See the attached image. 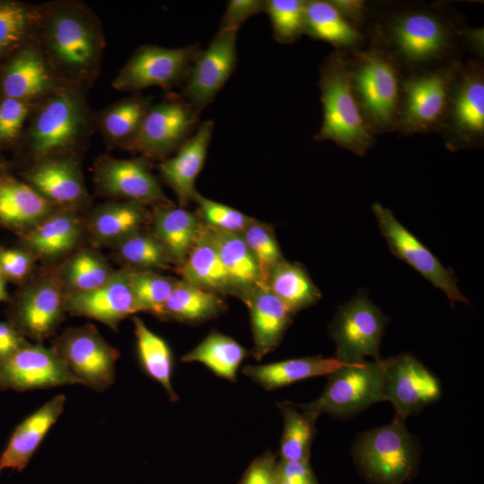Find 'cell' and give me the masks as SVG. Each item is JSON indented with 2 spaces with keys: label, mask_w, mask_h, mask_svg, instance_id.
<instances>
[{
  "label": "cell",
  "mask_w": 484,
  "mask_h": 484,
  "mask_svg": "<svg viewBox=\"0 0 484 484\" xmlns=\"http://www.w3.org/2000/svg\"><path fill=\"white\" fill-rule=\"evenodd\" d=\"M440 395L438 379L411 354L385 359L383 401L393 404L395 416L405 420Z\"/></svg>",
  "instance_id": "obj_17"
},
{
  "label": "cell",
  "mask_w": 484,
  "mask_h": 484,
  "mask_svg": "<svg viewBox=\"0 0 484 484\" xmlns=\"http://www.w3.org/2000/svg\"><path fill=\"white\" fill-rule=\"evenodd\" d=\"M151 212L141 203L115 201L96 207L84 226L95 246H114L123 238L143 229Z\"/></svg>",
  "instance_id": "obj_27"
},
{
  "label": "cell",
  "mask_w": 484,
  "mask_h": 484,
  "mask_svg": "<svg viewBox=\"0 0 484 484\" xmlns=\"http://www.w3.org/2000/svg\"><path fill=\"white\" fill-rule=\"evenodd\" d=\"M200 50L198 44L177 48L143 46L118 73L113 87L128 91L153 86L169 89L184 83Z\"/></svg>",
  "instance_id": "obj_13"
},
{
  "label": "cell",
  "mask_w": 484,
  "mask_h": 484,
  "mask_svg": "<svg viewBox=\"0 0 484 484\" xmlns=\"http://www.w3.org/2000/svg\"><path fill=\"white\" fill-rule=\"evenodd\" d=\"M304 4L302 0H267L268 14L273 37L281 44H291L304 34Z\"/></svg>",
  "instance_id": "obj_44"
},
{
  "label": "cell",
  "mask_w": 484,
  "mask_h": 484,
  "mask_svg": "<svg viewBox=\"0 0 484 484\" xmlns=\"http://www.w3.org/2000/svg\"><path fill=\"white\" fill-rule=\"evenodd\" d=\"M279 463L270 451L255 458L246 471L240 484H278Z\"/></svg>",
  "instance_id": "obj_50"
},
{
  "label": "cell",
  "mask_w": 484,
  "mask_h": 484,
  "mask_svg": "<svg viewBox=\"0 0 484 484\" xmlns=\"http://www.w3.org/2000/svg\"><path fill=\"white\" fill-rule=\"evenodd\" d=\"M30 112L26 101L4 98L0 102V142L15 139Z\"/></svg>",
  "instance_id": "obj_48"
},
{
  "label": "cell",
  "mask_w": 484,
  "mask_h": 484,
  "mask_svg": "<svg viewBox=\"0 0 484 484\" xmlns=\"http://www.w3.org/2000/svg\"><path fill=\"white\" fill-rule=\"evenodd\" d=\"M65 403V395H56L15 428L0 455V473L5 469L22 471L27 466L47 433L63 413Z\"/></svg>",
  "instance_id": "obj_25"
},
{
  "label": "cell",
  "mask_w": 484,
  "mask_h": 484,
  "mask_svg": "<svg viewBox=\"0 0 484 484\" xmlns=\"http://www.w3.org/2000/svg\"><path fill=\"white\" fill-rule=\"evenodd\" d=\"M450 151L480 149L484 144V66L482 59L462 60L452 85L446 115L439 131Z\"/></svg>",
  "instance_id": "obj_6"
},
{
  "label": "cell",
  "mask_w": 484,
  "mask_h": 484,
  "mask_svg": "<svg viewBox=\"0 0 484 484\" xmlns=\"http://www.w3.org/2000/svg\"><path fill=\"white\" fill-rule=\"evenodd\" d=\"M51 348L81 385L102 392L114 384L119 351L92 324L67 328L54 340Z\"/></svg>",
  "instance_id": "obj_11"
},
{
  "label": "cell",
  "mask_w": 484,
  "mask_h": 484,
  "mask_svg": "<svg viewBox=\"0 0 484 484\" xmlns=\"http://www.w3.org/2000/svg\"><path fill=\"white\" fill-rule=\"evenodd\" d=\"M29 185L56 208L76 212L88 200L82 174L67 156L39 160L27 172Z\"/></svg>",
  "instance_id": "obj_21"
},
{
  "label": "cell",
  "mask_w": 484,
  "mask_h": 484,
  "mask_svg": "<svg viewBox=\"0 0 484 484\" xmlns=\"http://www.w3.org/2000/svg\"><path fill=\"white\" fill-rule=\"evenodd\" d=\"M35 16L25 5L0 1V53L18 47L30 32Z\"/></svg>",
  "instance_id": "obj_46"
},
{
  "label": "cell",
  "mask_w": 484,
  "mask_h": 484,
  "mask_svg": "<svg viewBox=\"0 0 484 484\" xmlns=\"http://www.w3.org/2000/svg\"><path fill=\"white\" fill-rule=\"evenodd\" d=\"M304 34L349 53L367 46L364 34L343 17L330 0L305 1Z\"/></svg>",
  "instance_id": "obj_28"
},
{
  "label": "cell",
  "mask_w": 484,
  "mask_h": 484,
  "mask_svg": "<svg viewBox=\"0 0 484 484\" xmlns=\"http://www.w3.org/2000/svg\"><path fill=\"white\" fill-rule=\"evenodd\" d=\"M52 79L39 50L29 48L19 52L5 66L2 91L6 98L26 101L47 92Z\"/></svg>",
  "instance_id": "obj_33"
},
{
  "label": "cell",
  "mask_w": 484,
  "mask_h": 484,
  "mask_svg": "<svg viewBox=\"0 0 484 484\" xmlns=\"http://www.w3.org/2000/svg\"><path fill=\"white\" fill-rule=\"evenodd\" d=\"M278 484H317L309 460L279 462Z\"/></svg>",
  "instance_id": "obj_51"
},
{
  "label": "cell",
  "mask_w": 484,
  "mask_h": 484,
  "mask_svg": "<svg viewBox=\"0 0 484 484\" xmlns=\"http://www.w3.org/2000/svg\"><path fill=\"white\" fill-rule=\"evenodd\" d=\"M66 313L99 321L117 331L120 322L139 312L126 270L116 271L92 290L65 296Z\"/></svg>",
  "instance_id": "obj_20"
},
{
  "label": "cell",
  "mask_w": 484,
  "mask_h": 484,
  "mask_svg": "<svg viewBox=\"0 0 484 484\" xmlns=\"http://www.w3.org/2000/svg\"><path fill=\"white\" fill-rule=\"evenodd\" d=\"M84 227L76 212L55 208L33 228L21 235L20 243L37 259L53 261L74 250L82 238Z\"/></svg>",
  "instance_id": "obj_23"
},
{
  "label": "cell",
  "mask_w": 484,
  "mask_h": 484,
  "mask_svg": "<svg viewBox=\"0 0 484 484\" xmlns=\"http://www.w3.org/2000/svg\"><path fill=\"white\" fill-rule=\"evenodd\" d=\"M404 421L394 416L390 424L363 432L354 442L353 460L369 483L403 484L416 474L419 447Z\"/></svg>",
  "instance_id": "obj_4"
},
{
  "label": "cell",
  "mask_w": 484,
  "mask_h": 484,
  "mask_svg": "<svg viewBox=\"0 0 484 484\" xmlns=\"http://www.w3.org/2000/svg\"><path fill=\"white\" fill-rule=\"evenodd\" d=\"M138 358L143 370L167 392L172 402L178 400L171 384L173 359L168 343L151 331L138 316H133Z\"/></svg>",
  "instance_id": "obj_38"
},
{
  "label": "cell",
  "mask_w": 484,
  "mask_h": 484,
  "mask_svg": "<svg viewBox=\"0 0 484 484\" xmlns=\"http://www.w3.org/2000/svg\"><path fill=\"white\" fill-rule=\"evenodd\" d=\"M388 318L360 292L341 306L329 328L336 350L335 359L343 364H359L367 357L382 359L379 354L381 339Z\"/></svg>",
  "instance_id": "obj_9"
},
{
  "label": "cell",
  "mask_w": 484,
  "mask_h": 484,
  "mask_svg": "<svg viewBox=\"0 0 484 484\" xmlns=\"http://www.w3.org/2000/svg\"><path fill=\"white\" fill-rule=\"evenodd\" d=\"M283 418V433L281 440V459L287 461L309 460V451L315 436V422L317 418L305 412L297 405L280 402Z\"/></svg>",
  "instance_id": "obj_40"
},
{
  "label": "cell",
  "mask_w": 484,
  "mask_h": 484,
  "mask_svg": "<svg viewBox=\"0 0 484 484\" xmlns=\"http://www.w3.org/2000/svg\"><path fill=\"white\" fill-rule=\"evenodd\" d=\"M461 61L402 73L396 132L412 135L440 131Z\"/></svg>",
  "instance_id": "obj_5"
},
{
  "label": "cell",
  "mask_w": 484,
  "mask_h": 484,
  "mask_svg": "<svg viewBox=\"0 0 484 484\" xmlns=\"http://www.w3.org/2000/svg\"><path fill=\"white\" fill-rule=\"evenodd\" d=\"M94 180L104 195L152 207L171 204L144 157H104L95 167Z\"/></svg>",
  "instance_id": "obj_18"
},
{
  "label": "cell",
  "mask_w": 484,
  "mask_h": 484,
  "mask_svg": "<svg viewBox=\"0 0 484 484\" xmlns=\"http://www.w3.org/2000/svg\"><path fill=\"white\" fill-rule=\"evenodd\" d=\"M247 350L229 336L218 332L209 333L198 345L182 356L183 362L197 361L216 376L234 382Z\"/></svg>",
  "instance_id": "obj_37"
},
{
  "label": "cell",
  "mask_w": 484,
  "mask_h": 484,
  "mask_svg": "<svg viewBox=\"0 0 484 484\" xmlns=\"http://www.w3.org/2000/svg\"><path fill=\"white\" fill-rule=\"evenodd\" d=\"M265 1L230 0L220 25V30H238L248 18L264 12Z\"/></svg>",
  "instance_id": "obj_49"
},
{
  "label": "cell",
  "mask_w": 484,
  "mask_h": 484,
  "mask_svg": "<svg viewBox=\"0 0 484 484\" xmlns=\"http://www.w3.org/2000/svg\"><path fill=\"white\" fill-rule=\"evenodd\" d=\"M30 342L10 321L0 322V361H3Z\"/></svg>",
  "instance_id": "obj_53"
},
{
  "label": "cell",
  "mask_w": 484,
  "mask_h": 484,
  "mask_svg": "<svg viewBox=\"0 0 484 484\" xmlns=\"http://www.w3.org/2000/svg\"><path fill=\"white\" fill-rule=\"evenodd\" d=\"M385 359L344 364L329 375L325 388L315 401L297 407L317 418L328 413L352 416L383 402Z\"/></svg>",
  "instance_id": "obj_7"
},
{
  "label": "cell",
  "mask_w": 484,
  "mask_h": 484,
  "mask_svg": "<svg viewBox=\"0 0 484 484\" xmlns=\"http://www.w3.org/2000/svg\"><path fill=\"white\" fill-rule=\"evenodd\" d=\"M0 171H1V164H0ZM1 175V174H0Z\"/></svg>",
  "instance_id": "obj_56"
},
{
  "label": "cell",
  "mask_w": 484,
  "mask_h": 484,
  "mask_svg": "<svg viewBox=\"0 0 484 484\" xmlns=\"http://www.w3.org/2000/svg\"><path fill=\"white\" fill-rule=\"evenodd\" d=\"M264 284L293 315L322 298L319 289L298 263L284 260L278 264L269 272Z\"/></svg>",
  "instance_id": "obj_35"
},
{
  "label": "cell",
  "mask_w": 484,
  "mask_h": 484,
  "mask_svg": "<svg viewBox=\"0 0 484 484\" xmlns=\"http://www.w3.org/2000/svg\"><path fill=\"white\" fill-rule=\"evenodd\" d=\"M238 30H219L195 56L184 82L182 98L199 114L220 91L237 64Z\"/></svg>",
  "instance_id": "obj_16"
},
{
  "label": "cell",
  "mask_w": 484,
  "mask_h": 484,
  "mask_svg": "<svg viewBox=\"0 0 484 484\" xmlns=\"http://www.w3.org/2000/svg\"><path fill=\"white\" fill-rule=\"evenodd\" d=\"M87 115L80 96L70 90L52 94L37 112L30 144L38 160L58 157L75 147L86 128Z\"/></svg>",
  "instance_id": "obj_10"
},
{
  "label": "cell",
  "mask_w": 484,
  "mask_h": 484,
  "mask_svg": "<svg viewBox=\"0 0 484 484\" xmlns=\"http://www.w3.org/2000/svg\"><path fill=\"white\" fill-rule=\"evenodd\" d=\"M209 229L232 287L233 296L244 301L255 287L264 284L258 264L241 234Z\"/></svg>",
  "instance_id": "obj_31"
},
{
  "label": "cell",
  "mask_w": 484,
  "mask_h": 484,
  "mask_svg": "<svg viewBox=\"0 0 484 484\" xmlns=\"http://www.w3.org/2000/svg\"><path fill=\"white\" fill-rule=\"evenodd\" d=\"M6 280L0 272V302L6 301L9 298V295L6 289Z\"/></svg>",
  "instance_id": "obj_54"
},
{
  "label": "cell",
  "mask_w": 484,
  "mask_h": 484,
  "mask_svg": "<svg viewBox=\"0 0 484 484\" xmlns=\"http://www.w3.org/2000/svg\"><path fill=\"white\" fill-rule=\"evenodd\" d=\"M65 300L56 270L30 278L15 294L9 321L38 343L52 336L65 317Z\"/></svg>",
  "instance_id": "obj_12"
},
{
  "label": "cell",
  "mask_w": 484,
  "mask_h": 484,
  "mask_svg": "<svg viewBox=\"0 0 484 484\" xmlns=\"http://www.w3.org/2000/svg\"><path fill=\"white\" fill-rule=\"evenodd\" d=\"M48 53L69 75L82 77L96 67L101 38L90 16L80 9L64 7L53 13L45 28Z\"/></svg>",
  "instance_id": "obj_8"
},
{
  "label": "cell",
  "mask_w": 484,
  "mask_h": 484,
  "mask_svg": "<svg viewBox=\"0 0 484 484\" xmlns=\"http://www.w3.org/2000/svg\"><path fill=\"white\" fill-rule=\"evenodd\" d=\"M213 127L212 120L198 125L176 154L159 165L162 179L175 193L180 207L193 202L197 193L195 179L203 167Z\"/></svg>",
  "instance_id": "obj_22"
},
{
  "label": "cell",
  "mask_w": 484,
  "mask_h": 484,
  "mask_svg": "<svg viewBox=\"0 0 484 484\" xmlns=\"http://www.w3.org/2000/svg\"><path fill=\"white\" fill-rule=\"evenodd\" d=\"M402 73L382 51L367 45L350 53V83L367 129L396 132Z\"/></svg>",
  "instance_id": "obj_3"
},
{
  "label": "cell",
  "mask_w": 484,
  "mask_h": 484,
  "mask_svg": "<svg viewBox=\"0 0 484 484\" xmlns=\"http://www.w3.org/2000/svg\"><path fill=\"white\" fill-rule=\"evenodd\" d=\"M152 233L167 251L172 264L181 265L193 247L202 222L196 213L171 204L152 207Z\"/></svg>",
  "instance_id": "obj_29"
},
{
  "label": "cell",
  "mask_w": 484,
  "mask_h": 484,
  "mask_svg": "<svg viewBox=\"0 0 484 484\" xmlns=\"http://www.w3.org/2000/svg\"><path fill=\"white\" fill-rule=\"evenodd\" d=\"M198 117L182 97L151 104L130 147L144 158H165L192 135Z\"/></svg>",
  "instance_id": "obj_14"
},
{
  "label": "cell",
  "mask_w": 484,
  "mask_h": 484,
  "mask_svg": "<svg viewBox=\"0 0 484 484\" xmlns=\"http://www.w3.org/2000/svg\"><path fill=\"white\" fill-rule=\"evenodd\" d=\"M372 210L378 228L385 238L392 254L407 263L448 298L452 307L455 302L468 303V299L457 287V279L453 270L441 262L403 225L389 208L375 203Z\"/></svg>",
  "instance_id": "obj_15"
},
{
  "label": "cell",
  "mask_w": 484,
  "mask_h": 484,
  "mask_svg": "<svg viewBox=\"0 0 484 484\" xmlns=\"http://www.w3.org/2000/svg\"><path fill=\"white\" fill-rule=\"evenodd\" d=\"M113 247L117 258L127 271L158 272L169 269L172 264L154 234L143 229L123 238Z\"/></svg>",
  "instance_id": "obj_39"
},
{
  "label": "cell",
  "mask_w": 484,
  "mask_h": 484,
  "mask_svg": "<svg viewBox=\"0 0 484 484\" xmlns=\"http://www.w3.org/2000/svg\"><path fill=\"white\" fill-rule=\"evenodd\" d=\"M55 208L29 184L0 175V227L21 236Z\"/></svg>",
  "instance_id": "obj_26"
},
{
  "label": "cell",
  "mask_w": 484,
  "mask_h": 484,
  "mask_svg": "<svg viewBox=\"0 0 484 484\" xmlns=\"http://www.w3.org/2000/svg\"><path fill=\"white\" fill-rule=\"evenodd\" d=\"M115 272L100 254L91 248L77 251L56 270L65 296L97 289Z\"/></svg>",
  "instance_id": "obj_36"
},
{
  "label": "cell",
  "mask_w": 484,
  "mask_h": 484,
  "mask_svg": "<svg viewBox=\"0 0 484 484\" xmlns=\"http://www.w3.org/2000/svg\"><path fill=\"white\" fill-rule=\"evenodd\" d=\"M241 236L258 264L264 283L269 272L286 260L281 251L273 228L254 218Z\"/></svg>",
  "instance_id": "obj_43"
},
{
  "label": "cell",
  "mask_w": 484,
  "mask_h": 484,
  "mask_svg": "<svg viewBox=\"0 0 484 484\" xmlns=\"http://www.w3.org/2000/svg\"><path fill=\"white\" fill-rule=\"evenodd\" d=\"M127 272L139 312H149L163 319L165 304L178 279L156 272Z\"/></svg>",
  "instance_id": "obj_42"
},
{
  "label": "cell",
  "mask_w": 484,
  "mask_h": 484,
  "mask_svg": "<svg viewBox=\"0 0 484 484\" xmlns=\"http://www.w3.org/2000/svg\"><path fill=\"white\" fill-rule=\"evenodd\" d=\"M469 28L445 3H371L363 34L405 73L462 60Z\"/></svg>",
  "instance_id": "obj_1"
},
{
  "label": "cell",
  "mask_w": 484,
  "mask_h": 484,
  "mask_svg": "<svg viewBox=\"0 0 484 484\" xmlns=\"http://www.w3.org/2000/svg\"><path fill=\"white\" fill-rule=\"evenodd\" d=\"M3 390H5V387H4V382H3V379H2V376H1V372H0V391H3Z\"/></svg>",
  "instance_id": "obj_55"
},
{
  "label": "cell",
  "mask_w": 484,
  "mask_h": 484,
  "mask_svg": "<svg viewBox=\"0 0 484 484\" xmlns=\"http://www.w3.org/2000/svg\"><path fill=\"white\" fill-rule=\"evenodd\" d=\"M37 258L23 247L0 246V272L6 281L23 284L30 278Z\"/></svg>",
  "instance_id": "obj_47"
},
{
  "label": "cell",
  "mask_w": 484,
  "mask_h": 484,
  "mask_svg": "<svg viewBox=\"0 0 484 484\" xmlns=\"http://www.w3.org/2000/svg\"><path fill=\"white\" fill-rule=\"evenodd\" d=\"M177 272L183 280L193 284L220 295L233 296L211 230L203 223L193 247Z\"/></svg>",
  "instance_id": "obj_30"
},
{
  "label": "cell",
  "mask_w": 484,
  "mask_h": 484,
  "mask_svg": "<svg viewBox=\"0 0 484 484\" xmlns=\"http://www.w3.org/2000/svg\"><path fill=\"white\" fill-rule=\"evenodd\" d=\"M227 305L222 295L178 279L163 311V319L195 324L216 317Z\"/></svg>",
  "instance_id": "obj_34"
},
{
  "label": "cell",
  "mask_w": 484,
  "mask_h": 484,
  "mask_svg": "<svg viewBox=\"0 0 484 484\" xmlns=\"http://www.w3.org/2000/svg\"><path fill=\"white\" fill-rule=\"evenodd\" d=\"M344 364L335 358L320 356L249 365L243 374L265 390H274L309 377L330 375Z\"/></svg>",
  "instance_id": "obj_32"
},
{
  "label": "cell",
  "mask_w": 484,
  "mask_h": 484,
  "mask_svg": "<svg viewBox=\"0 0 484 484\" xmlns=\"http://www.w3.org/2000/svg\"><path fill=\"white\" fill-rule=\"evenodd\" d=\"M151 105V98L133 97L108 108L101 117V127L105 135L117 143L134 141L145 114Z\"/></svg>",
  "instance_id": "obj_41"
},
{
  "label": "cell",
  "mask_w": 484,
  "mask_h": 484,
  "mask_svg": "<svg viewBox=\"0 0 484 484\" xmlns=\"http://www.w3.org/2000/svg\"><path fill=\"white\" fill-rule=\"evenodd\" d=\"M318 86L324 117L315 141H332L358 156H364L376 137L367 129L350 83V53L334 49L323 61Z\"/></svg>",
  "instance_id": "obj_2"
},
{
  "label": "cell",
  "mask_w": 484,
  "mask_h": 484,
  "mask_svg": "<svg viewBox=\"0 0 484 484\" xmlns=\"http://www.w3.org/2000/svg\"><path fill=\"white\" fill-rule=\"evenodd\" d=\"M193 202L197 204L195 213L201 222L216 231L241 234L254 220L253 217L224 203L210 200L198 192Z\"/></svg>",
  "instance_id": "obj_45"
},
{
  "label": "cell",
  "mask_w": 484,
  "mask_h": 484,
  "mask_svg": "<svg viewBox=\"0 0 484 484\" xmlns=\"http://www.w3.org/2000/svg\"><path fill=\"white\" fill-rule=\"evenodd\" d=\"M0 372L5 389L19 392L81 385L58 354L40 343H29L0 361Z\"/></svg>",
  "instance_id": "obj_19"
},
{
  "label": "cell",
  "mask_w": 484,
  "mask_h": 484,
  "mask_svg": "<svg viewBox=\"0 0 484 484\" xmlns=\"http://www.w3.org/2000/svg\"><path fill=\"white\" fill-rule=\"evenodd\" d=\"M341 15L363 33L366 26L369 4L362 0H330Z\"/></svg>",
  "instance_id": "obj_52"
},
{
  "label": "cell",
  "mask_w": 484,
  "mask_h": 484,
  "mask_svg": "<svg viewBox=\"0 0 484 484\" xmlns=\"http://www.w3.org/2000/svg\"><path fill=\"white\" fill-rule=\"evenodd\" d=\"M243 302L250 314L251 354L261 360L278 347L294 315L264 283L255 287Z\"/></svg>",
  "instance_id": "obj_24"
}]
</instances>
